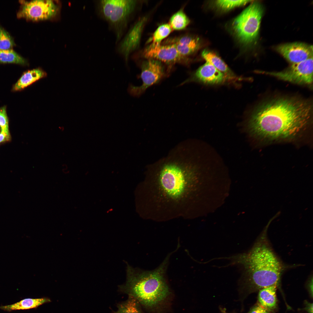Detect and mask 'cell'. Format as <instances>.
Listing matches in <instances>:
<instances>
[{"instance_id": "23", "label": "cell", "mask_w": 313, "mask_h": 313, "mask_svg": "<svg viewBox=\"0 0 313 313\" xmlns=\"http://www.w3.org/2000/svg\"><path fill=\"white\" fill-rule=\"evenodd\" d=\"M169 24L165 23L159 26L154 32L152 38V44H160L161 41L167 37L172 31Z\"/></svg>"}, {"instance_id": "3", "label": "cell", "mask_w": 313, "mask_h": 313, "mask_svg": "<svg viewBox=\"0 0 313 313\" xmlns=\"http://www.w3.org/2000/svg\"><path fill=\"white\" fill-rule=\"evenodd\" d=\"M167 259L160 266L151 271L140 270L128 265L126 281L119 286V290L144 306L152 307L158 305L169 294L164 277Z\"/></svg>"}, {"instance_id": "14", "label": "cell", "mask_w": 313, "mask_h": 313, "mask_svg": "<svg viewBox=\"0 0 313 313\" xmlns=\"http://www.w3.org/2000/svg\"><path fill=\"white\" fill-rule=\"evenodd\" d=\"M170 40L168 44H174L179 53L185 57L196 51L200 45L198 38L189 36H185Z\"/></svg>"}, {"instance_id": "16", "label": "cell", "mask_w": 313, "mask_h": 313, "mask_svg": "<svg viewBox=\"0 0 313 313\" xmlns=\"http://www.w3.org/2000/svg\"><path fill=\"white\" fill-rule=\"evenodd\" d=\"M46 75V73L40 68L28 70L23 73L15 84L13 90L17 91L23 89Z\"/></svg>"}, {"instance_id": "24", "label": "cell", "mask_w": 313, "mask_h": 313, "mask_svg": "<svg viewBox=\"0 0 313 313\" xmlns=\"http://www.w3.org/2000/svg\"><path fill=\"white\" fill-rule=\"evenodd\" d=\"M13 39L10 34L0 26V50L11 49L14 45Z\"/></svg>"}, {"instance_id": "26", "label": "cell", "mask_w": 313, "mask_h": 313, "mask_svg": "<svg viewBox=\"0 0 313 313\" xmlns=\"http://www.w3.org/2000/svg\"><path fill=\"white\" fill-rule=\"evenodd\" d=\"M248 313H269L268 310L261 306L257 305L252 308Z\"/></svg>"}, {"instance_id": "4", "label": "cell", "mask_w": 313, "mask_h": 313, "mask_svg": "<svg viewBox=\"0 0 313 313\" xmlns=\"http://www.w3.org/2000/svg\"><path fill=\"white\" fill-rule=\"evenodd\" d=\"M134 0H99L96 1L98 16L108 24L118 43L127 31L139 3Z\"/></svg>"}, {"instance_id": "18", "label": "cell", "mask_w": 313, "mask_h": 313, "mask_svg": "<svg viewBox=\"0 0 313 313\" xmlns=\"http://www.w3.org/2000/svg\"><path fill=\"white\" fill-rule=\"evenodd\" d=\"M277 285L267 287L260 290L258 299L262 306L267 310L275 308L277 303L276 291Z\"/></svg>"}, {"instance_id": "5", "label": "cell", "mask_w": 313, "mask_h": 313, "mask_svg": "<svg viewBox=\"0 0 313 313\" xmlns=\"http://www.w3.org/2000/svg\"><path fill=\"white\" fill-rule=\"evenodd\" d=\"M263 12L259 2L252 3L233 20L232 28L239 40L245 44L252 42L257 37Z\"/></svg>"}, {"instance_id": "6", "label": "cell", "mask_w": 313, "mask_h": 313, "mask_svg": "<svg viewBox=\"0 0 313 313\" xmlns=\"http://www.w3.org/2000/svg\"><path fill=\"white\" fill-rule=\"evenodd\" d=\"M313 57L300 62L292 64L287 69L279 72L257 71L281 80L299 84L310 85L313 81Z\"/></svg>"}, {"instance_id": "9", "label": "cell", "mask_w": 313, "mask_h": 313, "mask_svg": "<svg viewBox=\"0 0 313 313\" xmlns=\"http://www.w3.org/2000/svg\"><path fill=\"white\" fill-rule=\"evenodd\" d=\"M146 21V17L140 18L130 27L118 43L117 51L123 58L126 65L130 55L139 46Z\"/></svg>"}, {"instance_id": "2", "label": "cell", "mask_w": 313, "mask_h": 313, "mask_svg": "<svg viewBox=\"0 0 313 313\" xmlns=\"http://www.w3.org/2000/svg\"><path fill=\"white\" fill-rule=\"evenodd\" d=\"M264 236L249 252L242 255L243 274L246 283L253 290L278 285L284 269L283 265L268 244Z\"/></svg>"}, {"instance_id": "25", "label": "cell", "mask_w": 313, "mask_h": 313, "mask_svg": "<svg viewBox=\"0 0 313 313\" xmlns=\"http://www.w3.org/2000/svg\"><path fill=\"white\" fill-rule=\"evenodd\" d=\"M251 1L250 0H220L216 1V3L218 7L222 9L228 10L245 5Z\"/></svg>"}, {"instance_id": "19", "label": "cell", "mask_w": 313, "mask_h": 313, "mask_svg": "<svg viewBox=\"0 0 313 313\" xmlns=\"http://www.w3.org/2000/svg\"><path fill=\"white\" fill-rule=\"evenodd\" d=\"M190 22L188 17L183 10H180L171 17L169 24L172 29L179 30L185 28Z\"/></svg>"}, {"instance_id": "8", "label": "cell", "mask_w": 313, "mask_h": 313, "mask_svg": "<svg viewBox=\"0 0 313 313\" xmlns=\"http://www.w3.org/2000/svg\"><path fill=\"white\" fill-rule=\"evenodd\" d=\"M141 70L139 77L143 83L140 86L130 84L128 92L133 96H139L149 87L157 83L164 74L163 67L160 61L153 59H148L142 62L140 65Z\"/></svg>"}, {"instance_id": "11", "label": "cell", "mask_w": 313, "mask_h": 313, "mask_svg": "<svg viewBox=\"0 0 313 313\" xmlns=\"http://www.w3.org/2000/svg\"><path fill=\"white\" fill-rule=\"evenodd\" d=\"M142 56L148 59H153L167 64L185 62L186 57L181 56L175 45L151 44L143 50Z\"/></svg>"}, {"instance_id": "1", "label": "cell", "mask_w": 313, "mask_h": 313, "mask_svg": "<svg viewBox=\"0 0 313 313\" xmlns=\"http://www.w3.org/2000/svg\"><path fill=\"white\" fill-rule=\"evenodd\" d=\"M312 105L295 97H279L261 104L252 112L247 128L251 135L268 141L287 140L299 136L308 126Z\"/></svg>"}, {"instance_id": "17", "label": "cell", "mask_w": 313, "mask_h": 313, "mask_svg": "<svg viewBox=\"0 0 313 313\" xmlns=\"http://www.w3.org/2000/svg\"><path fill=\"white\" fill-rule=\"evenodd\" d=\"M50 301L49 299L46 297L36 299L26 298L12 304L0 306V309L8 312L28 310L36 308L43 304Z\"/></svg>"}, {"instance_id": "15", "label": "cell", "mask_w": 313, "mask_h": 313, "mask_svg": "<svg viewBox=\"0 0 313 313\" xmlns=\"http://www.w3.org/2000/svg\"><path fill=\"white\" fill-rule=\"evenodd\" d=\"M201 55L206 62L211 63L225 74L228 78L229 81L235 82L242 79L241 78L236 76L221 59L216 54L205 50L202 52Z\"/></svg>"}, {"instance_id": "12", "label": "cell", "mask_w": 313, "mask_h": 313, "mask_svg": "<svg viewBox=\"0 0 313 313\" xmlns=\"http://www.w3.org/2000/svg\"><path fill=\"white\" fill-rule=\"evenodd\" d=\"M276 50L292 64L298 63L313 57L312 46L299 42L280 45Z\"/></svg>"}, {"instance_id": "22", "label": "cell", "mask_w": 313, "mask_h": 313, "mask_svg": "<svg viewBox=\"0 0 313 313\" xmlns=\"http://www.w3.org/2000/svg\"><path fill=\"white\" fill-rule=\"evenodd\" d=\"M10 137L8 121L4 107L0 109V143L8 140Z\"/></svg>"}, {"instance_id": "21", "label": "cell", "mask_w": 313, "mask_h": 313, "mask_svg": "<svg viewBox=\"0 0 313 313\" xmlns=\"http://www.w3.org/2000/svg\"><path fill=\"white\" fill-rule=\"evenodd\" d=\"M0 63H14L23 65L26 60L12 49L0 50Z\"/></svg>"}, {"instance_id": "27", "label": "cell", "mask_w": 313, "mask_h": 313, "mask_svg": "<svg viewBox=\"0 0 313 313\" xmlns=\"http://www.w3.org/2000/svg\"><path fill=\"white\" fill-rule=\"evenodd\" d=\"M307 306V309L308 313H313V304L310 303Z\"/></svg>"}, {"instance_id": "13", "label": "cell", "mask_w": 313, "mask_h": 313, "mask_svg": "<svg viewBox=\"0 0 313 313\" xmlns=\"http://www.w3.org/2000/svg\"><path fill=\"white\" fill-rule=\"evenodd\" d=\"M192 79L210 85L220 84L229 81L225 74L207 62L196 70Z\"/></svg>"}, {"instance_id": "20", "label": "cell", "mask_w": 313, "mask_h": 313, "mask_svg": "<svg viewBox=\"0 0 313 313\" xmlns=\"http://www.w3.org/2000/svg\"><path fill=\"white\" fill-rule=\"evenodd\" d=\"M114 313H142L139 303L134 298L129 296L125 301L117 305V309Z\"/></svg>"}, {"instance_id": "7", "label": "cell", "mask_w": 313, "mask_h": 313, "mask_svg": "<svg viewBox=\"0 0 313 313\" xmlns=\"http://www.w3.org/2000/svg\"><path fill=\"white\" fill-rule=\"evenodd\" d=\"M58 10V6L53 1L33 0L24 2L17 16L35 21L45 20L55 16Z\"/></svg>"}, {"instance_id": "10", "label": "cell", "mask_w": 313, "mask_h": 313, "mask_svg": "<svg viewBox=\"0 0 313 313\" xmlns=\"http://www.w3.org/2000/svg\"><path fill=\"white\" fill-rule=\"evenodd\" d=\"M160 181L164 190L169 195L177 196L181 194L185 185V180L181 170L173 164L166 165L161 174Z\"/></svg>"}]
</instances>
